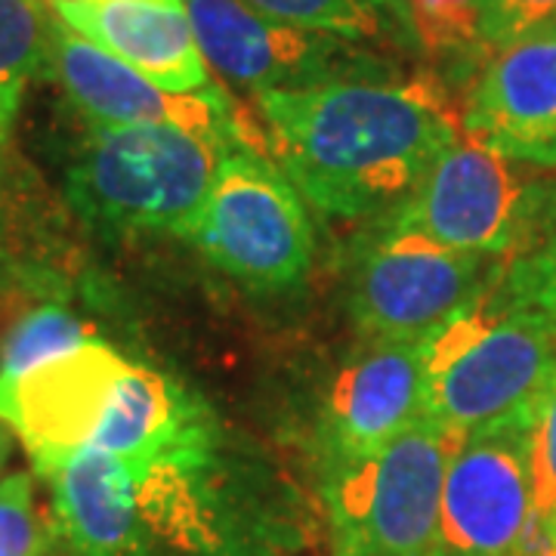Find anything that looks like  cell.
<instances>
[{"label":"cell","instance_id":"cell-1","mask_svg":"<svg viewBox=\"0 0 556 556\" xmlns=\"http://www.w3.org/2000/svg\"><path fill=\"white\" fill-rule=\"evenodd\" d=\"M278 167L321 214H396L457 139L433 78H356L257 97Z\"/></svg>","mask_w":556,"mask_h":556},{"label":"cell","instance_id":"cell-2","mask_svg":"<svg viewBox=\"0 0 556 556\" xmlns=\"http://www.w3.org/2000/svg\"><path fill=\"white\" fill-rule=\"evenodd\" d=\"M554 375L551 328L504 288L495 266L477 298L424 338V417L470 433L535 405Z\"/></svg>","mask_w":556,"mask_h":556},{"label":"cell","instance_id":"cell-3","mask_svg":"<svg viewBox=\"0 0 556 556\" xmlns=\"http://www.w3.org/2000/svg\"><path fill=\"white\" fill-rule=\"evenodd\" d=\"M226 152L167 124H90L65 174V195L102 232L186 236Z\"/></svg>","mask_w":556,"mask_h":556},{"label":"cell","instance_id":"cell-4","mask_svg":"<svg viewBox=\"0 0 556 556\" xmlns=\"http://www.w3.org/2000/svg\"><path fill=\"white\" fill-rule=\"evenodd\" d=\"M467 433L420 417L365 457L328 460L321 501L334 556H430L448 464Z\"/></svg>","mask_w":556,"mask_h":556},{"label":"cell","instance_id":"cell-5","mask_svg":"<svg viewBox=\"0 0 556 556\" xmlns=\"http://www.w3.org/2000/svg\"><path fill=\"white\" fill-rule=\"evenodd\" d=\"M186 239L257 291L298 288L313 269V223L298 186L260 149H229Z\"/></svg>","mask_w":556,"mask_h":556},{"label":"cell","instance_id":"cell-6","mask_svg":"<svg viewBox=\"0 0 556 556\" xmlns=\"http://www.w3.org/2000/svg\"><path fill=\"white\" fill-rule=\"evenodd\" d=\"M497 257L378 219L350 266V316L368 340H424L492 278Z\"/></svg>","mask_w":556,"mask_h":556},{"label":"cell","instance_id":"cell-7","mask_svg":"<svg viewBox=\"0 0 556 556\" xmlns=\"http://www.w3.org/2000/svg\"><path fill=\"white\" fill-rule=\"evenodd\" d=\"M53 526L75 556H155L182 551V501L159 464L80 448L50 470Z\"/></svg>","mask_w":556,"mask_h":556},{"label":"cell","instance_id":"cell-8","mask_svg":"<svg viewBox=\"0 0 556 556\" xmlns=\"http://www.w3.org/2000/svg\"><path fill=\"white\" fill-rule=\"evenodd\" d=\"M207 68L254 97L356 78H393L396 62L358 40L269 20L241 0H182Z\"/></svg>","mask_w":556,"mask_h":556},{"label":"cell","instance_id":"cell-9","mask_svg":"<svg viewBox=\"0 0 556 556\" xmlns=\"http://www.w3.org/2000/svg\"><path fill=\"white\" fill-rule=\"evenodd\" d=\"M535 405L470 430L448 464L430 556H517L532 519Z\"/></svg>","mask_w":556,"mask_h":556},{"label":"cell","instance_id":"cell-10","mask_svg":"<svg viewBox=\"0 0 556 556\" xmlns=\"http://www.w3.org/2000/svg\"><path fill=\"white\" fill-rule=\"evenodd\" d=\"M514 164L473 139L457 137L415 195L383 219L457 251L510 257L529 232L541 192V179L519 174Z\"/></svg>","mask_w":556,"mask_h":556},{"label":"cell","instance_id":"cell-11","mask_svg":"<svg viewBox=\"0 0 556 556\" xmlns=\"http://www.w3.org/2000/svg\"><path fill=\"white\" fill-rule=\"evenodd\" d=\"M47 65L90 124H167L214 142L223 152L241 146L260 149L244 137L239 112L223 87L211 84L199 93H170L60 20L50 25Z\"/></svg>","mask_w":556,"mask_h":556},{"label":"cell","instance_id":"cell-12","mask_svg":"<svg viewBox=\"0 0 556 556\" xmlns=\"http://www.w3.org/2000/svg\"><path fill=\"white\" fill-rule=\"evenodd\" d=\"M127 365L118 350L90 338L25 375L0 378V420L22 439L40 477L93 442Z\"/></svg>","mask_w":556,"mask_h":556},{"label":"cell","instance_id":"cell-13","mask_svg":"<svg viewBox=\"0 0 556 556\" xmlns=\"http://www.w3.org/2000/svg\"><path fill=\"white\" fill-rule=\"evenodd\" d=\"M460 127L501 159L556 170V25L485 60L467 93Z\"/></svg>","mask_w":556,"mask_h":556},{"label":"cell","instance_id":"cell-14","mask_svg":"<svg viewBox=\"0 0 556 556\" xmlns=\"http://www.w3.org/2000/svg\"><path fill=\"white\" fill-rule=\"evenodd\" d=\"M424 417V340H368L331 383L321 455L353 460L383 448Z\"/></svg>","mask_w":556,"mask_h":556},{"label":"cell","instance_id":"cell-15","mask_svg":"<svg viewBox=\"0 0 556 556\" xmlns=\"http://www.w3.org/2000/svg\"><path fill=\"white\" fill-rule=\"evenodd\" d=\"M53 13L80 38L93 40L170 93H199L214 84L186 7L155 0H62L53 3Z\"/></svg>","mask_w":556,"mask_h":556},{"label":"cell","instance_id":"cell-16","mask_svg":"<svg viewBox=\"0 0 556 556\" xmlns=\"http://www.w3.org/2000/svg\"><path fill=\"white\" fill-rule=\"evenodd\" d=\"M214 417L192 393L146 365H127L112 405L93 437V448L124 460H149L199 433Z\"/></svg>","mask_w":556,"mask_h":556},{"label":"cell","instance_id":"cell-17","mask_svg":"<svg viewBox=\"0 0 556 556\" xmlns=\"http://www.w3.org/2000/svg\"><path fill=\"white\" fill-rule=\"evenodd\" d=\"M269 20L358 43H412L405 0H241Z\"/></svg>","mask_w":556,"mask_h":556},{"label":"cell","instance_id":"cell-18","mask_svg":"<svg viewBox=\"0 0 556 556\" xmlns=\"http://www.w3.org/2000/svg\"><path fill=\"white\" fill-rule=\"evenodd\" d=\"M50 25L40 0H0V155L31 80L50 60Z\"/></svg>","mask_w":556,"mask_h":556},{"label":"cell","instance_id":"cell-19","mask_svg":"<svg viewBox=\"0 0 556 556\" xmlns=\"http://www.w3.org/2000/svg\"><path fill=\"white\" fill-rule=\"evenodd\" d=\"M497 269L504 288L544 318L556 340V179H541L529 232Z\"/></svg>","mask_w":556,"mask_h":556},{"label":"cell","instance_id":"cell-20","mask_svg":"<svg viewBox=\"0 0 556 556\" xmlns=\"http://www.w3.org/2000/svg\"><path fill=\"white\" fill-rule=\"evenodd\" d=\"M532 519L517 556H556V375L532 417Z\"/></svg>","mask_w":556,"mask_h":556},{"label":"cell","instance_id":"cell-21","mask_svg":"<svg viewBox=\"0 0 556 556\" xmlns=\"http://www.w3.org/2000/svg\"><path fill=\"white\" fill-rule=\"evenodd\" d=\"M90 340L87 325L62 306H38L13 325L0 343V378H16Z\"/></svg>","mask_w":556,"mask_h":556},{"label":"cell","instance_id":"cell-22","mask_svg":"<svg viewBox=\"0 0 556 556\" xmlns=\"http://www.w3.org/2000/svg\"><path fill=\"white\" fill-rule=\"evenodd\" d=\"M417 47L433 56H467L482 50L479 0H405Z\"/></svg>","mask_w":556,"mask_h":556},{"label":"cell","instance_id":"cell-23","mask_svg":"<svg viewBox=\"0 0 556 556\" xmlns=\"http://www.w3.org/2000/svg\"><path fill=\"white\" fill-rule=\"evenodd\" d=\"M53 529L40 517L35 479L10 473L0 479V556H47Z\"/></svg>","mask_w":556,"mask_h":556},{"label":"cell","instance_id":"cell-24","mask_svg":"<svg viewBox=\"0 0 556 556\" xmlns=\"http://www.w3.org/2000/svg\"><path fill=\"white\" fill-rule=\"evenodd\" d=\"M547 25H556V0H479V38L489 56Z\"/></svg>","mask_w":556,"mask_h":556},{"label":"cell","instance_id":"cell-25","mask_svg":"<svg viewBox=\"0 0 556 556\" xmlns=\"http://www.w3.org/2000/svg\"><path fill=\"white\" fill-rule=\"evenodd\" d=\"M10 452H13V442H10V427L0 420V470L7 467V460H10Z\"/></svg>","mask_w":556,"mask_h":556},{"label":"cell","instance_id":"cell-26","mask_svg":"<svg viewBox=\"0 0 556 556\" xmlns=\"http://www.w3.org/2000/svg\"><path fill=\"white\" fill-rule=\"evenodd\" d=\"M0 263H3V211H0Z\"/></svg>","mask_w":556,"mask_h":556}]
</instances>
